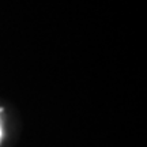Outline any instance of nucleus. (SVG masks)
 <instances>
[{"label":"nucleus","mask_w":147,"mask_h":147,"mask_svg":"<svg viewBox=\"0 0 147 147\" xmlns=\"http://www.w3.org/2000/svg\"><path fill=\"white\" fill-rule=\"evenodd\" d=\"M0 139H1V125H0Z\"/></svg>","instance_id":"obj_1"}]
</instances>
